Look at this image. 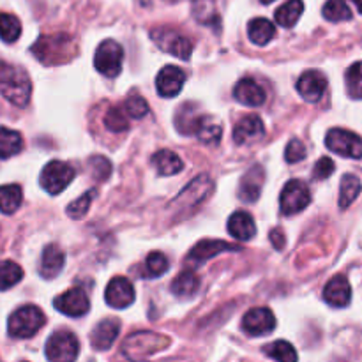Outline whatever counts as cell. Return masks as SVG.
Here are the masks:
<instances>
[{"label":"cell","mask_w":362,"mask_h":362,"mask_svg":"<svg viewBox=\"0 0 362 362\" xmlns=\"http://www.w3.org/2000/svg\"><path fill=\"white\" fill-rule=\"evenodd\" d=\"M53 304H55V308L60 313L67 315L71 318L83 317V315H87L88 308H90V300H88L87 293L81 288L67 290L66 293L57 297Z\"/></svg>","instance_id":"cell-13"},{"label":"cell","mask_w":362,"mask_h":362,"mask_svg":"<svg viewBox=\"0 0 362 362\" xmlns=\"http://www.w3.org/2000/svg\"><path fill=\"white\" fill-rule=\"evenodd\" d=\"M265 134V126L258 115H246L233 127V140L239 145H247L258 141Z\"/></svg>","instance_id":"cell-19"},{"label":"cell","mask_w":362,"mask_h":362,"mask_svg":"<svg viewBox=\"0 0 362 362\" xmlns=\"http://www.w3.org/2000/svg\"><path fill=\"white\" fill-rule=\"evenodd\" d=\"M170 2H175V0H170Z\"/></svg>","instance_id":"cell-51"},{"label":"cell","mask_w":362,"mask_h":362,"mask_svg":"<svg viewBox=\"0 0 362 362\" xmlns=\"http://www.w3.org/2000/svg\"><path fill=\"white\" fill-rule=\"evenodd\" d=\"M151 37L152 41L158 45L159 49L177 57V59L187 60L191 57V53H193V42H191L186 35L180 34V32L173 30V28H154V30L151 32Z\"/></svg>","instance_id":"cell-5"},{"label":"cell","mask_w":362,"mask_h":362,"mask_svg":"<svg viewBox=\"0 0 362 362\" xmlns=\"http://www.w3.org/2000/svg\"><path fill=\"white\" fill-rule=\"evenodd\" d=\"M42 325H45V315H42V311L35 306H23L14 311L9 317L7 332L13 338L27 339L37 334Z\"/></svg>","instance_id":"cell-4"},{"label":"cell","mask_w":362,"mask_h":362,"mask_svg":"<svg viewBox=\"0 0 362 362\" xmlns=\"http://www.w3.org/2000/svg\"><path fill=\"white\" fill-rule=\"evenodd\" d=\"M240 247L237 244H230L226 240H218V239H204L197 244V246L191 250L187 260L194 262L197 265H204L205 262L211 260V258L218 257L219 253H225V251H239Z\"/></svg>","instance_id":"cell-16"},{"label":"cell","mask_w":362,"mask_h":362,"mask_svg":"<svg viewBox=\"0 0 362 362\" xmlns=\"http://www.w3.org/2000/svg\"><path fill=\"white\" fill-rule=\"evenodd\" d=\"M138 2L141 4V6H145V7H148L152 4V0H138Z\"/></svg>","instance_id":"cell-49"},{"label":"cell","mask_w":362,"mask_h":362,"mask_svg":"<svg viewBox=\"0 0 362 362\" xmlns=\"http://www.w3.org/2000/svg\"><path fill=\"white\" fill-rule=\"evenodd\" d=\"M202 117L204 115H200L197 110V106L191 105V103L180 106L179 112H177V115H175L177 131L182 134H194L197 133V127H198V124H200Z\"/></svg>","instance_id":"cell-26"},{"label":"cell","mask_w":362,"mask_h":362,"mask_svg":"<svg viewBox=\"0 0 362 362\" xmlns=\"http://www.w3.org/2000/svg\"><path fill=\"white\" fill-rule=\"evenodd\" d=\"M262 4H271V2H274V0H260Z\"/></svg>","instance_id":"cell-50"},{"label":"cell","mask_w":362,"mask_h":362,"mask_svg":"<svg viewBox=\"0 0 362 362\" xmlns=\"http://www.w3.org/2000/svg\"><path fill=\"white\" fill-rule=\"evenodd\" d=\"M233 95L239 103L246 106H262L265 103V90L258 81L244 78L233 88Z\"/></svg>","instance_id":"cell-22"},{"label":"cell","mask_w":362,"mask_h":362,"mask_svg":"<svg viewBox=\"0 0 362 362\" xmlns=\"http://www.w3.org/2000/svg\"><path fill=\"white\" fill-rule=\"evenodd\" d=\"M198 286H200V279H198V276L194 274L193 271H184L173 279L172 292L175 293L177 297L186 299V297H193L194 293H197Z\"/></svg>","instance_id":"cell-32"},{"label":"cell","mask_w":362,"mask_h":362,"mask_svg":"<svg viewBox=\"0 0 362 362\" xmlns=\"http://www.w3.org/2000/svg\"><path fill=\"white\" fill-rule=\"evenodd\" d=\"M145 269H147V274L151 278H159V276L165 274L168 271V260L163 253L159 251H154L147 257V264H145Z\"/></svg>","instance_id":"cell-42"},{"label":"cell","mask_w":362,"mask_h":362,"mask_svg":"<svg viewBox=\"0 0 362 362\" xmlns=\"http://www.w3.org/2000/svg\"><path fill=\"white\" fill-rule=\"evenodd\" d=\"M32 53L46 66H55V64L69 62L78 53V45L67 34L41 35L32 46Z\"/></svg>","instance_id":"cell-2"},{"label":"cell","mask_w":362,"mask_h":362,"mask_svg":"<svg viewBox=\"0 0 362 362\" xmlns=\"http://www.w3.org/2000/svg\"><path fill=\"white\" fill-rule=\"evenodd\" d=\"M0 94L11 105L25 108L32 94V83L27 71L14 64L0 62Z\"/></svg>","instance_id":"cell-1"},{"label":"cell","mask_w":362,"mask_h":362,"mask_svg":"<svg viewBox=\"0 0 362 362\" xmlns=\"http://www.w3.org/2000/svg\"><path fill=\"white\" fill-rule=\"evenodd\" d=\"M95 193H98L95 189H88L87 193L81 194L78 200H74L73 204L67 205V216H69L71 219L83 218V216L88 212V207H90L92 200L95 198Z\"/></svg>","instance_id":"cell-40"},{"label":"cell","mask_w":362,"mask_h":362,"mask_svg":"<svg viewBox=\"0 0 362 362\" xmlns=\"http://www.w3.org/2000/svg\"><path fill=\"white\" fill-rule=\"evenodd\" d=\"M184 81H186V74L182 73L180 67L166 66L159 71L158 78H156V88L161 98H175L182 90Z\"/></svg>","instance_id":"cell-15"},{"label":"cell","mask_w":362,"mask_h":362,"mask_svg":"<svg viewBox=\"0 0 362 362\" xmlns=\"http://www.w3.org/2000/svg\"><path fill=\"white\" fill-rule=\"evenodd\" d=\"M152 163H154L156 170H158L159 175L172 177L177 175L179 172H182L184 163L175 152L172 151H159L152 156Z\"/></svg>","instance_id":"cell-25"},{"label":"cell","mask_w":362,"mask_h":362,"mask_svg":"<svg viewBox=\"0 0 362 362\" xmlns=\"http://www.w3.org/2000/svg\"><path fill=\"white\" fill-rule=\"evenodd\" d=\"M306 145L303 144L300 140L293 138L288 145H286V151H285V159L288 163H299L306 158Z\"/></svg>","instance_id":"cell-44"},{"label":"cell","mask_w":362,"mask_h":362,"mask_svg":"<svg viewBox=\"0 0 362 362\" xmlns=\"http://www.w3.org/2000/svg\"><path fill=\"white\" fill-rule=\"evenodd\" d=\"M124 62V49L113 39H106L98 46L94 55V66L101 74L108 78L119 76L122 71Z\"/></svg>","instance_id":"cell-6"},{"label":"cell","mask_w":362,"mask_h":362,"mask_svg":"<svg viewBox=\"0 0 362 362\" xmlns=\"http://www.w3.org/2000/svg\"><path fill=\"white\" fill-rule=\"evenodd\" d=\"M361 193V180L352 173L343 175L341 184H339V207L341 211H346L354 202L357 200Z\"/></svg>","instance_id":"cell-31"},{"label":"cell","mask_w":362,"mask_h":362,"mask_svg":"<svg viewBox=\"0 0 362 362\" xmlns=\"http://www.w3.org/2000/svg\"><path fill=\"white\" fill-rule=\"evenodd\" d=\"M120 334V322L117 318H105L94 327L90 334V345L95 350L112 349Z\"/></svg>","instance_id":"cell-21"},{"label":"cell","mask_w":362,"mask_h":362,"mask_svg":"<svg viewBox=\"0 0 362 362\" xmlns=\"http://www.w3.org/2000/svg\"><path fill=\"white\" fill-rule=\"evenodd\" d=\"M23 151V138L18 131L0 127V159H9Z\"/></svg>","instance_id":"cell-28"},{"label":"cell","mask_w":362,"mask_h":362,"mask_svg":"<svg viewBox=\"0 0 362 362\" xmlns=\"http://www.w3.org/2000/svg\"><path fill=\"white\" fill-rule=\"evenodd\" d=\"M105 126L113 133H124L129 129V119H127V112L120 106H112L105 115Z\"/></svg>","instance_id":"cell-37"},{"label":"cell","mask_w":362,"mask_h":362,"mask_svg":"<svg viewBox=\"0 0 362 362\" xmlns=\"http://www.w3.org/2000/svg\"><path fill=\"white\" fill-rule=\"evenodd\" d=\"M74 179V168L64 161H49L41 172V187L49 194H60Z\"/></svg>","instance_id":"cell-8"},{"label":"cell","mask_w":362,"mask_h":362,"mask_svg":"<svg viewBox=\"0 0 362 362\" xmlns=\"http://www.w3.org/2000/svg\"><path fill=\"white\" fill-rule=\"evenodd\" d=\"M247 34H250V39L255 45L264 46L272 41V37L276 35V27L267 18H255L247 25Z\"/></svg>","instance_id":"cell-27"},{"label":"cell","mask_w":362,"mask_h":362,"mask_svg":"<svg viewBox=\"0 0 362 362\" xmlns=\"http://www.w3.org/2000/svg\"><path fill=\"white\" fill-rule=\"evenodd\" d=\"M80 354V341L73 332H55L46 341V357L49 361H74Z\"/></svg>","instance_id":"cell-11"},{"label":"cell","mask_w":362,"mask_h":362,"mask_svg":"<svg viewBox=\"0 0 362 362\" xmlns=\"http://www.w3.org/2000/svg\"><path fill=\"white\" fill-rule=\"evenodd\" d=\"M324 18L329 21L352 20V11L345 0H327L324 6Z\"/></svg>","instance_id":"cell-38"},{"label":"cell","mask_w":362,"mask_h":362,"mask_svg":"<svg viewBox=\"0 0 362 362\" xmlns=\"http://www.w3.org/2000/svg\"><path fill=\"white\" fill-rule=\"evenodd\" d=\"M325 145L329 151L343 158L362 159V138L352 131L339 129V127L331 129L325 136Z\"/></svg>","instance_id":"cell-9"},{"label":"cell","mask_w":362,"mask_h":362,"mask_svg":"<svg viewBox=\"0 0 362 362\" xmlns=\"http://www.w3.org/2000/svg\"><path fill=\"white\" fill-rule=\"evenodd\" d=\"M228 233L237 240H250L257 233L253 218L247 212H233L228 219Z\"/></svg>","instance_id":"cell-24"},{"label":"cell","mask_w":362,"mask_h":362,"mask_svg":"<svg viewBox=\"0 0 362 362\" xmlns=\"http://www.w3.org/2000/svg\"><path fill=\"white\" fill-rule=\"evenodd\" d=\"M23 202V193L18 184H7L0 186V212L4 214H14Z\"/></svg>","instance_id":"cell-30"},{"label":"cell","mask_w":362,"mask_h":362,"mask_svg":"<svg viewBox=\"0 0 362 362\" xmlns=\"http://www.w3.org/2000/svg\"><path fill=\"white\" fill-rule=\"evenodd\" d=\"M336 166H334V161L329 158H322L318 159L317 165H315V170H313V179L315 180H325L329 179V177L334 173Z\"/></svg>","instance_id":"cell-45"},{"label":"cell","mask_w":362,"mask_h":362,"mask_svg":"<svg viewBox=\"0 0 362 362\" xmlns=\"http://www.w3.org/2000/svg\"><path fill=\"white\" fill-rule=\"evenodd\" d=\"M265 184V172L260 165L251 166L246 173L240 179L239 186V198L243 202H247V204H253V202L258 200L262 189H264Z\"/></svg>","instance_id":"cell-18"},{"label":"cell","mask_w":362,"mask_h":362,"mask_svg":"<svg viewBox=\"0 0 362 362\" xmlns=\"http://www.w3.org/2000/svg\"><path fill=\"white\" fill-rule=\"evenodd\" d=\"M194 16L205 25H211L214 11H212V0H194Z\"/></svg>","instance_id":"cell-46"},{"label":"cell","mask_w":362,"mask_h":362,"mask_svg":"<svg viewBox=\"0 0 362 362\" xmlns=\"http://www.w3.org/2000/svg\"><path fill=\"white\" fill-rule=\"evenodd\" d=\"M170 345L168 336L158 334V332H134L127 336L122 345V352L127 359H147L156 352H161Z\"/></svg>","instance_id":"cell-3"},{"label":"cell","mask_w":362,"mask_h":362,"mask_svg":"<svg viewBox=\"0 0 362 362\" xmlns=\"http://www.w3.org/2000/svg\"><path fill=\"white\" fill-rule=\"evenodd\" d=\"M134 286L133 283L127 278L122 276H117L112 281L108 283L105 292L106 303L110 304L115 310H124V308H129L134 303Z\"/></svg>","instance_id":"cell-14"},{"label":"cell","mask_w":362,"mask_h":362,"mask_svg":"<svg viewBox=\"0 0 362 362\" xmlns=\"http://www.w3.org/2000/svg\"><path fill=\"white\" fill-rule=\"evenodd\" d=\"M304 13V2L303 0H286L281 7H278L276 11V21H278L281 27L292 28L293 25L299 21V18Z\"/></svg>","instance_id":"cell-29"},{"label":"cell","mask_w":362,"mask_h":362,"mask_svg":"<svg viewBox=\"0 0 362 362\" xmlns=\"http://www.w3.org/2000/svg\"><path fill=\"white\" fill-rule=\"evenodd\" d=\"M23 279V269L14 262H0V292L13 288Z\"/></svg>","instance_id":"cell-33"},{"label":"cell","mask_w":362,"mask_h":362,"mask_svg":"<svg viewBox=\"0 0 362 362\" xmlns=\"http://www.w3.org/2000/svg\"><path fill=\"white\" fill-rule=\"evenodd\" d=\"M212 191V180L207 175H200L194 180H191L187 184V187L184 191H180L179 197L175 198V202L172 204L173 209H177L179 212L187 211V209H194L209 197V193Z\"/></svg>","instance_id":"cell-10"},{"label":"cell","mask_w":362,"mask_h":362,"mask_svg":"<svg viewBox=\"0 0 362 362\" xmlns=\"http://www.w3.org/2000/svg\"><path fill=\"white\" fill-rule=\"evenodd\" d=\"M21 34V23L14 14L0 13V39L6 42H14Z\"/></svg>","instance_id":"cell-36"},{"label":"cell","mask_w":362,"mask_h":362,"mask_svg":"<svg viewBox=\"0 0 362 362\" xmlns=\"http://www.w3.org/2000/svg\"><path fill=\"white\" fill-rule=\"evenodd\" d=\"M311 193L306 182L299 179H292L285 184L279 197V205H281V212L285 216H293L303 212L304 209L310 205Z\"/></svg>","instance_id":"cell-7"},{"label":"cell","mask_w":362,"mask_h":362,"mask_svg":"<svg viewBox=\"0 0 362 362\" xmlns=\"http://www.w3.org/2000/svg\"><path fill=\"white\" fill-rule=\"evenodd\" d=\"M271 243L274 244L276 250L281 251L283 247H285V244H286L285 233H283L279 228H274V230H272V232H271Z\"/></svg>","instance_id":"cell-47"},{"label":"cell","mask_w":362,"mask_h":362,"mask_svg":"<svg viewBox=\"0 0 362 362\" xmlns=\"http://www.w3.org/2000/svg\"><path fill=\"white\" fill-rule=\"evenodd\" d=\"M324 300L332 308H346L352 300V286L345 276H334L324 288Z\"/></svg>","instance_id":"cell-20"},{"label":"cell","mask_w":362,"mask_h":362,"mask_svg":"<svg viewBox=\"0 0 362 362\" xmlns=\"http://www.w3.org/2000/svg\"><path fill=\"white\" fill-rule=\"evenodd\" d=\"M354 4H356V7L357 9H359V13L362 14V0H352Z\"/></svg>","instance_id":"cell-48"},{"label":"cell","mask_w":362,"mask_h":362,"mask_svg":"<svg viewBox=\"0 0 362 362\" xmlns=\"http://www.w3.org/2000/svg\"><path fill=\"white\" fill-rule=\"evenodd\" d=\"M124 110H126L127 115H129L131 119H141V117L147 115L148 105L141 95H129V98L126 99Z\"/></svg>","instance_id":"cell-43"},{"label":"cell","mask_w":362,"mask_h":362,"mask_svg":"<svg viewBox=\"0 0 362 362\" xmlns=\"http://www.w3.org/2000/svg\"><path fill=\"white\" fill-rule=\"evenodd\" d=\"M264 352L265 356L271 357V359L281 362H296L297 357H299L297 356L296 349H293L288 341H281V339L265 346Z\"/></svg>","instance_id":"cell-35"},{"label":"cell","mask_w":362,"mask_h":362,"mask_svg":"<svg viewBox=\"0 0 362 362\" xmlns=\"http://www.w3.org/2000/svg\"><path fill=\"white\" fill-rule=\"evenodd\" d=\"M88 172H90L92 179L105 182L112 175V163L103 156H92L88 159Z\"/></svg>","instance_id":"cell-41"},{"label":"cell","mask_w":362,"mask_h":362,"mask_svg":"<svg viewBox=\"0 0 362 362\" xmlns=\"http://www.w3.org/2000/svg\"><path fill=\"white\" fill-rule=\"evenodd\" d=\"M64 257L62 251L55 246V244H49L45 247L41 257V265H39V274L45 279H53L60 274V271L64 269Z\"/></svg>","instance_id":"cell-23"},{"label":"cell","mask_w":362,"mask_h":362,"mask_svg":"<svg viewBox=\"0 0 362 362\" xmlns=\"http://www.w3.org/2000/svg\"><path fill=\"white\" fill-rule=\"evenodd\" d=\"M194 134H197L198 140H200L202 144L216 145L219 140H221L223 129L221 126H219L218 122H214L212 119H209V117H202L200 124H198L197 127V133Z\"/></svg>","instance_id":"cell-34"},{"label":"cell","mask_w":362,"mask_h":362,"mask_svg":"<svg viewBox=\"0 0 362 362\" xmlns=\"http://www.w3.org/2000/svg\"><path fill=\"white\" fill-rule=\"evenodd\" d=\"M243 329L250 336L271 334L276 329V317L269 308H255L243 318Z\"/></svg>","instance_id":"cell-12"},{"label":"cell","mask_w":362,"mask_h":362,"mask_svg":"<svg viewBox=\"0 0 362 362\" xmlns=\"http://www.w3.org/2000/svg\"><path fill=\"white\" fill-rule=\"evenodd\" d=\"M325 88H327V78H325L320 71H306V73L299 78V81H297V90L303 95L304 101L308 103L320 101Z\"/></svg>","instance_id":"cell-17"},{"label":"cell","mask_w":362,"mask_h":362,"mask_svg":"<svg viewBox=\"0 0 362 362\" xmlns=\"http://www.w3.org/2000/svg\"><path fill=\"white\" fill-rule=\"evenodd\" d=\"M345 83L350 98L362 99V62H356L349 67L345 74Z\"/></svg>","instance_id":"cell-39"}]
</instances>
